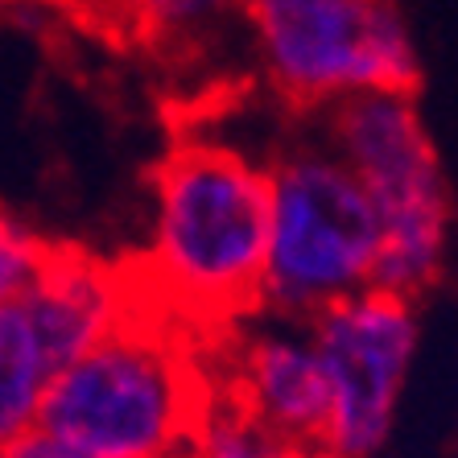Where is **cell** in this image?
Returning <instances> with one entry per match:
<instances>
[{
	"instance_id": "obj_1",
	"label": "cell",
	"mask_w": 458,
	"mask_h": 458,
	"mask_svg": "<svg viewBox=\"0 0 458 458\" xmlns=\"http://www.w3.org/2000/svg\"><path fill=\"white\" fill-rule=\"evenodd\" d=\"M211 393L174 339L120 314L38 405L33 426L87 458H170L194 446Z\"/></svg>"
},
{
	"instance_id": "obj_2",
	"label": "cell",
	"mask_w": 458,
	"mask_h": 458,
	"mask_svg": "<svg viewBox=\"0 0 458 458\" xmlns=\"http://www.w3.org/2000/svg\"><path fill=\"white\" fill-rule=\"evenodd\" d=\"M268 178L244 153L191 140L153 182V265L203 314H235L260 298Z\"/></svg>"
},
{
	"instance_id": "obj_3",
	"label": "cell",
	"mask_w": 458,
	"mask_h": 458,
	"mask_svg": "<svg viewBox=\"0 0 458 458\" xmlns=\"http://www.w3.org/2000/svg\"><path fill=\"white\" fill-rule=\"evenodd\" d=\"M327 145L355 174L380 224L372 285L413 301L446 256L450 191L413 91H360L335 99Z\"/></svg>"
},
{
	"instance_id": "obj_4",
	"label": "cell",
	"mask_w": 458,
	"mask_h": 458,
	"mask_svg": "<svg viewBox=\"0 0 458 458\" xmlns=\"http://www.w3.org/2000/svg\"><path fill=\"white\" fill-rule=\"evenodd\" d=\"M265 178L268 235L256 301L298 322L372 285L380 224L331 145L318 140L285 149Z\"/></svg>"
},
{
	"instance_id": "obj_5",
	"label": "cell",
	"mask_w": 458,
	"mask_h": 458,
	"mask_svg": "<svg viewBox=\"0 0 458 458\" xmlns=\"http://www.w3.org/2000/svg\"><path fill=\"white\" fill-rule=\"evenodd\" d=\"M244 17L285 96L335 104L360 91H413V33L393 0H244Z\"/></svg>"
},
{
	"instance_id": "obj_6",
	"label": "cell",
	"mask_w": 458,
	"mask_h": 458,
	"mask_svg": "<svg viewBox=\"0 0 458 458\" xmlns=\"http://www.w3.org/2000/svg\"><path fill=\"white\" fill-rule=\"evenodd\" d=\"M128 293L104 265L50 252L25 289L0 301V446L38 421L50 384L116 327Z\"/></svg>"
},
{
	"instance_id": "obj_7",
	"label": "cell",
	"mask_w": 458,
	"mask_h": 458,
	"mask_svg": "<svg viewBox=\"0 0 458 458\" xmlns=\"http://www.w3.org/2000/svg\"><path fill=\"white\" fill-rule=\"evenodd\" d=\"M331 417L327 454L368 458L393 429L396 396L417 352V310L409 298L360 289L306 318Z\"/></svg>"
},
{
	"instance_id": "obj_8",
	"label": "cell",
	"mask_w": 458,
	"mask_h": 458,
	"mask_svg": "<svg viewBox=\"0 0 458 458\" xmlns=\"http://www.w3.org/2000/svg\"><path fill=\"white\" fill-rule=\"evenodd\" d=\"M232 396L268 434L327 454L331 396H327V380H322L310 331L293 318L256 331L240 347V372H235Z\"/></svg>"
},
{
	"instance_id": "obj_9",
	"label": "cell",
	"mask_w": 458,
	"mask_h": 458,
	"mask_svg": "<svg viewBox=\"0 0 458 458\" xmlns=\"http://www.w3.org/2000/svg\"><path fill=\"white\" fill-rule=\"evenodd\" d=\"M194 450L203 458H331L322 450L293 446L285 437L268 434L235 396H227L224 405L215 401L207 405L203 426L194 434Z\"/></svg>"
},
{
	"instance_id": "obj_10",
	"label": "cell",
	"mask_w": 458,
	"mask_h": 458,
	"mask_svg": "<svg viewBox=\"0 0 458 458\" xmlns=\"http://www.w3.org/2000/svg\"><path fill=\"white\" fill-rule=\"evenodd\" d=\"M132 21L161 42H203L211 30L244 17V0H124Z\"/></svg>"
},
{
	"instance_id": "obj_11",
	"label": "cell",
	"mask_w": 458,
	"mask_h": 458,
	"mask_svg": "<svg viewBox=\"0 0 458 458\" xmlns=\"http://www.w3.org/2000/svg\"><path fill=\"white\" fill-rule=\"evenodd\" d=\"M50 260V248L33 232H25L17 219L0 215V301L25 289Z\"/></svg>"
},
{
	"instance_id": "obj_12",
	"label": "cell",
	"mask_w": 458,
	"mask_h": 458,
	"mask_svg": "<svg viewBox=\"0 0 458 458\" xmlns=\"http://www.w3.org/2000/svg\"><path fill=\"white\" fill-rule=\"evenodd\" d=\"M0 458H87V454H79L75 446H66L63 437H54L50 429L30 426L0 446Z\"/></svg>"
},
{
	"instance_id": "obj_13",
	"label": "cell",
	"mask_w": 458,
	"mask_h": 458,
	"mask_svg": "<svg viewBox=\"0 0 458 458\" xmlns=\"http://www.w3.org/2000/svg\"><path fill=\"white\" fill-rule=\"evenodd\" d=\"M170 458H203V454H199V450H194V446H182V450H174Z\"/></svg>"
}]
</instances>
